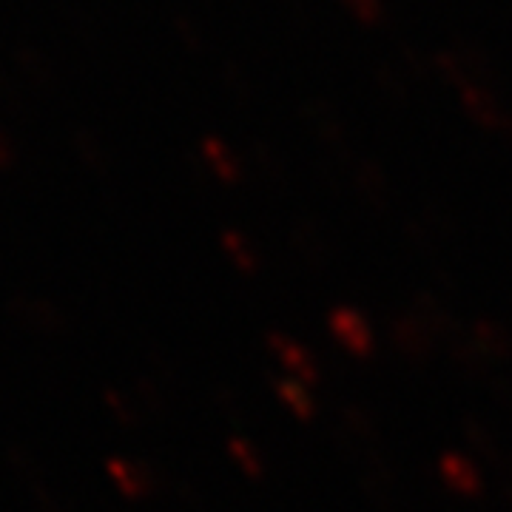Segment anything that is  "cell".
<instances>
[{"label": "cell", "mask_w": 512, "mask_h": 512, "mask_svg": "<svg viewBox=\"0 0 512 512\" xmlns=\"http://www.w3.org/2000/svg\"><path fill=\"white\" fill-rule=\"evenodd\" d=\"M6 316L20 330L40 339H63L72 333V319L57 302L32 291H18L6 299Z\"/></svg>", "instance_id": "6da1fadb"}, {"label": "cell", "mask_w": 512, "mask_h": 512, "mask_svg": "<svg viewBox=\"0 0 512 512\" xmlns=\"http://www.w3.org/2000/svg\"><path fill=\"white\" fill-rule=\"evenodd\" d=\"M328 333L333 342L342 350H348L350 356H370L376 350V330L370 328L365 313L356 308H333L328 313Z\"/></svg>", "instance_id": "7a4b0ae2"}, {"label": "cell", "mask_w": 512, "mask_h": 512, "mask_svg": "<svg viewBox=\"0 0 512 512\" xmlns=\"http://www.w3.org/2000/svg\"><path fill=\"white\" fill-rule=\"evenodd\" d=\"M390 345L393 350L402 356L404 362H413V365H421L427 362L441 342L430 333L427 325H421L419 319L413 313H402L390 322Z\"/></svg>", "instance_id": "3957f363"}, {"label": "cell", "mask_w": 512, "mask_h": 512, "mask_svg": "<svg viewBox=\"0 0 512 512\" xmlns=\"http://www.w3.org/2000/svg\"><path fill=\"white\" fill-rule=\"evenodd\" d=\"M109 478L114 481L117 493L128 501H146L148 495L160 490V473L134 458H111L106 464Z\"/></svg>", "instance_id": "277c9868"}, {"label": "cell", "mask_w": 512, "mask_h": 512, "mask_svg": "<svg viewBox=\"0 0 512 512\" xmlns=\"http://www.w3.org/2000/svg\"><path fill=\"white\" fill-rule=\"evenodd\" d=\"M436 478L441 481L444 490L461 495V498H478L484 493V476L481 467L464 453H441L436 461Z\"/></svg>", "instance_id": "5b68a950"}, {"label": "cell", "mask_w": 512, "mask_h": 512, "mask_svg": "<svg viewBox=\"0 0 512 512\" xmlns=\"http://www.w3.org/2000/svg\"><path fill=\"white\" fill-rule=\"evenodd\" d=\"M268 348H271V356H274L279 367L285 370L288 379H296L302 384H316L319 382V362L313 359V353L308 348H302L296 339L285 336L274 330L268 336Z\"/></svg>", "instance_id": "8992f818"}, {"label": "cell", "mask_w": 512, "mask_h": 512, "mask_svg": "<svg viewBox=\"0 0 512 512\" xmlns=\"http://www.w3.org/2000/svg\"><path fill=\"white\" fill-rule=\"evenodd\" d=\"M291 245L296 256L305 262V265H311V268H322L325 262H330V251H333V245H330L328 231L322 228V222L316 220H299L293 225V234H291Z\"/></svg>", "instance_id": "52a82bcc"}, {"label": "cell", "mask_w": 512, "mask_h": 512, "mask_svg": "<svg viewBox=\"0 0 512 512\" xmlns=\"http://www.w3.org/2000/svg\"><path fill=\"white\" fill-rule=\"evenodd\" d=\"M12 72L18 74L20 80H23V86H29V89H37V92H46L49 86H52V80H55V72H52V66H49V60L46 55L32 46V43H20L12 49Z\"/></svg>", "instance_id": "ba28073f"}, {"label": "cell", "mask_w": 512, "mask_h": 512, "mask_svg": "<svg viewBox=\"0 0 512 512\" xmlns=\"http://www.w3.org/2000/svg\"><path fill=\"white\" fill-rule=\"evenodd\" d=\"M407 234H410V239H413L419 248H424V251H436V248H441L447 239L453 237V220H450L441 208L430 205V208H424L421 214H416V217L410 220Z\"/></svg>", "instance_id": "9c48e42d"}, {"label": "cell", "mask_w": 512, "mask_h": 512, "mask_svg": "<svg viewBox=\"0 0 512 512\" xmlns=\"http://www.w3.org/2000/svg\"><path fill=\"white\" fill-rule=\"evenodd\" d=\"M470 336H473V342L484 350V356L493 365H501V362H510L512 359V330L504 328L501 322L478 319L476 325L470 328Z\"/></svg>", "instance_id": "30bf717a"}, {"label": "cell", "mask_w": 512, "mask_h": 512, "mask_svg": "<svg viewBox=\"0 0 512 512\" xmlns=\"http://www.w3.org/2000/svg\"><path fill=\"white\" fill-rule=\"evenodd\" d=\"M3 461H6V467H9V473L18 478L26 490H29V487H35V484H40V481H46L40 456H37L29 444H20V441L9 444V447H6V453H3Z\"/></svg>", "instance_id": "8fae6325"}, {"label": "cell", "mask_w": 512, "mask_h": 512, "mask_svg": "<svg viewBox=\"0 0 512 512\" xmlns=\"http://www.w3.org/2000/svg\"><path fill=\"white\" fill-rule=\"evenodd\" d=\"M362 490L373 504H384L396 493V473L382 458H365V476H362Z\"/></svg>", "instance_id": "7c38bea8"}, {"label": "cell", "mask_w": 512, "mask_h": 512, "mask_svg": "<svg viewBox=\"0 0 512 512\" xmlns=\"http://www.w3.org/2000/svg\"><path fill=\"white\" fill-rule=\"evenodd\" d=\"M274 390L276 396H279V402L285 404L296 419L311 421L316 416V399H313L311 390L302 382L288 379V376H276Z\"/></svg>", "instance_id": "4fadbf2b"}, {"label": "cell", "mask_w": 512, "mask_h": 512, "mask_svg": "<svg viewBox=\"0 0 512 512\" xmlns=\"http://www.w3.org/2000/svg\"><path fill=\"white\" fill-rule=\"evenodd\" d=\"M103 404L109 407V413L114 416V421L123 424V427H137V424H143V421L148 419L146 407L137 399L134 390H120V387L106 390V393H103Z\"/></svg>", "instance_id": "5bb4252c"}, {"label": "cell", "mask_w": 512, "mask_h": 512, "mask_svg": "<svg viewBox=\"0 0 512 512\" xmlns=\"http://www.w3.org/2000/svg\"><path fill=\"white\" fill-rule=\"evenodd\" d=\"M72 148H74L77 163L83 165L86 171H92V174H103V171L109 168V154H106L103 143L94 137L89 128H74Z\"/></svg>", "instance_id": "9a60e30c"}, {"label": "cell", "mask_w": 512, "mask_h": 512, "mask_svg": "<svg viewBox=\"0 0 512 512\" xmlns=\"http://www.w3.org/2000/svg\"><path fill=\"white\" fill-rule=\"evenodd\" d=\"M222 248H225V254L234 262L237 271L248 276L259 271L262 254H259V248L254 245V239H248L245 234H239V231H225L222 234Z\"/></svg>", "instance_id": "2e32d148"}, {"label": "cell", "mask_w": 512, "mask_h": 512, "mask_svg": "<svg viewBox=\"0 0 512 512\" xmlns=\"http://www.w3.org/2000/svg\"><path fill=\"white\" fill-rule=\"evenodd\" d=\"M464 441H467V447L481 456L484 461H493V464H501V444L495 439V433L484 424V421L478 419H464Z\"/></svg>", "instance_id": "e0dca14e"}, {"label": "cell", "mask_w": 512, "mask_h": 512, "mask_svg": "<svg viewBox=\"0 0 512 512\" xmlns=\"http://www.w3.org/2000/svg\"><path fill=\"white\" fill-rule=\"evenodd\" d=\"M356 197L365 202L373 214H384V211L390 208V200H393V194L387 191L384 177L382 174H376V171L359 174V194H356Z\"/></svg>", "instance_id": "ac0fdd59"}, {"label": "cell", "mask_w": 512, "mask_h": 512, "mask_svg": "<svg viewBox=\"0 0 512 512\" xmlns=\"http://www.w3.org/2000/svg\"><path fill=\"white\" fill-rule=\"evenodd\" d=\"M228 453H231L234 464H237L245 476L262 478V473H265V458L256 450V444L245 439H231L228 441Z\"/></svg>", "instance_id": "d6986e66"}, {"label": "cell", "mask_w": 512, "mask_h": 512, "mask_svg": "<svg viewBox=\"0 0 512 512\" xmlns=\"http://www.w3.org/2000/svg\"><path fill=\"white\" fill-rule=\"evenodd\" d=\"M0 106L15 114L26 111V86L15 72H0Z\"/></svg>", "instance_id": "ffe728a7"}, {"label": "cell", "mask_w": 512, "mask_h": 512, "mask_svg": "<svg viewBox=\"0 0 512 512\" xmlns=\"http://www.w3.org/2000/svg\"><path fill=\"white\" fill-rule=\"evenodd\" d=\"M26 493H29V510L32 512H69L63 498L49 487V481H40L35 487H29Z\"/></svg>", "instance_id": "44dd1931"}, {"label": "cell", "mask_w": 512, "mask_h": 512, "mask_svg": "<svg viewBox=\"0 0 512 512\" xmlns=\"http://www.w3.org/2000/svg\"><path fill=\"white\" fill-rule=\"evenodd\" d=\"M208 157L214 160V171L222 183H237L239 180V165L237 160H231V154H225L222 148L211 146L208 148Z\"/></svg>", "instance_id": "7402d4cb"}, {"label": "cell", "mask_w": 512, "mask_h": 512, "mask_svg": "<svg viewBox=\"0 0 512 512\" xmlns=\"http://www.w3.org/2000/svg\"><path fill=\"white\" fill-rule=\"evenodd\" d=\"M15 163H18V148L0 131V171H9Z\"/></svg>", "instance_id": "603a6c76"}]
</instances>
